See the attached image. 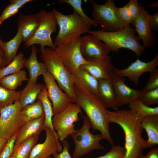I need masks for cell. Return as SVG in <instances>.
<instances>
[{
	"label": "cell",
	"instance_id": "1",
	"mask_svg": "<svg viewBox=\"0 0 158 158\" xmlns=\"http://www.w3.org/2000/svg\"><path fill=\"white\" fill-rule=\"evenodd\" d=\"M109 123L120 126L124 132L125 154L124 158H140L144 149L149 148L147 140L142 136V117L132 110L121 109L114 111L107 110Z\"/></svg>",
	"mask_w": 158,
	"mask_h": 158
},
{
	"label": "cell",
	"instance_id": "2",
	"mask_svg": "<svg viewBox=\"0 0 158 158\" xmlns=\"http://www.w3.org/2000/svg\"><path fill=\"white\" fill-rule=\"evenodd\" d=\"M76 96L75 103L82 108L90 120L94 130L99 131L104 139L111 145H114L109 130L106 108L97 96L89 92L81 83L72 75Z\"/></svg>",
	"mask_w": 158,
	"mask_h": 158
},
{
	"label": "cell",
	"instance_id": "3",
	"mask_svg": "<svg viewBox=\"0 0 158 158\" xmlns=\"http://www.w3.org/2000/svg\"><path fill=\"white\" fill-rule=\"evenodd\" d=\"M88 33L105 43L110 51L118 53L119 49L126 48L133 51L139 57L145 50V48L136 36L134 29L130 25L115 31L90 30Z\"/></svg>",
	"mask_w": 158,
	"mask_h": 158
},
{
	"label": "cell",
	"instance_id": "4",
	"mask_svg": "<svg viewBox=\"0 0 158 158\" xmlns=\"http://www.w3.org/2000/svg\"><path fill=\"white\" fill-rule=\"evenodd\" d=\"M41 58L47 71L57 82L60 88L69 97L71 103H75L73 78L63 63L54 49H40Z\"/></svg>",
	"mask_w": 158,
	"mask_h": 158
},
{
	"label": "cell",
	"instance_id": "5",
	"mask_svg": "<svg viewBox=\"0 0 158 158\" xmlns=\"http://www.w3.org/2000/svg\"><path fill=\"white\" fill-rule=\"evenodd\" d=\"M57 25L59 27V32L54 42L55 47L65 42L81 36L91 30V25L82 19L75 12L66 15L55 8H53Z\"/></svg>",
	"mask_w": 158,
	"mask_h": 158
},
{
	"label": "cell",
	"instance_id": "6",
	"mask_svg": "<svg viewBox=\"0 0 158 158\" xmlns=\"http://www.w3.org/2000/svg\"><path fill=\"white\" fill-rule=\"evenodd\" d=\"M80 114L83 120V125L71 135L75 145L73 158H79L94 150H105V147L100 143L104 139L102 134H92L90 131L92 125L90 120L87 116Z\"/></svg>",
	"mask_w": 158,
	"mask_h": 158
},
{
	"label": "cell",
	"instance_id": "7",
	"mask_svg": "<svg viewBox=\"0 0 158 158\" xmlns=\"http://www.w3.org/2000/svg\"><path fill=\"white\" fill-rule=\"evenodd\" d=\"M92 6V16L97 24L106 32L120 30L127 25L120 19L117 7L113 0H107L103 4H98L91 1Z\"/></svg>",
	"mask_w": 158,
	"mask_h": 158
},
{
	"label": "cell",
	"instance_id": "8",
	"mask_svg": "<svg viewBox=\"0 0 158 158\" xmlns=\"http://www.w3.org/2000/svg\"><path fill=\"white\" fill-rule=\"evenodd\" d=\"M38 13L40 18V25L32 37L25 43V48L39 44L40 49L48 46L54 49L55 47L51 37V34L56 31L57 25L54 13L53 10L48 12L43 10Z\"/></svg>",
	"mask_w": 158,
	"mask_h": 158
},
{
	"label": "cell",
	"instance_id": "9",
	"mask_svg": "<svg viewBox=\"0 0 158 158\" xmlns=\"http://www.w3.org/2000/svg\"><path fill=\"white\" fill-rule=\"evenodd\" d=\"M80 38L81 36L65 42L54 49L65 67L71 74L87 63L80 51Z\"/></svg>",
	"mask_w": 158,
	"mask_h": 158
},
{
	"label": "cell",
	"instance_id": "10",
	"mask_svg": "<svg viewBox=\"0 0 158 158\" xmlns=\"http://www.w3.org/2000/svg\"><path fill=\"white\" fill-rule=\"evenodd\" d=\"M81 108L77 104L71 103L62 112L54 114L52 124L59 140L62 141L75 131L74 123L79 120L78 114H81Z\"/></svg>",
	"mask_w": 158,
	"mask_h": 158
},
{
	"label": "cell",
	"instance_id": "11",
	"mask_svg": "<svg viewBox=\"0 0 158 158\" xmlns=\"http://www.w3.org/2000/svg\"><path fill=\"white\" fill-rule=\"evenodd\" d=\"M19 101L6 106L0 112V137L8 140L18 132L25 123L22 119Z\"/></svg>",
	"mask_w": 158,
	"mask_h": 158
},
{
	"label": "cell",
	"instance_id": "12",
	"mask_svg": "<svg viewBox=\"0 0 158 158\" xmlns=\"http://www.w3.org/2000/svg\"><path fill=\"white\" fill-rule=\"evenodd\" d=\"M42 75L48 98L52 102L53 113L54 114L59 113L68 107L71 103V99L66 93L61 90L48 71Z\"/></svg>",
	"mask_w": 158,
	"mask_h": 158
},
{
	"label": "cell",
	"instance_id": "13",
	"mask_svg": "<svg viewBox=\"0 0 158 158\" xmlns=\"http://www.w3.org/2000/svg\"><path fill=\"white\" fill-rule=\"evenodd\" d=\"M46 137L42 143L36 144L29 158H48L51 155L61 152L63 147L59 141L58 135L49 128H44Z\"/></svg>",
	"mask_w": 158,
	"mask_h": 158
},
{
	"label": "cell",
	"instance_id": "14",
	"mask_svg": "<svg viewBox=\"0 0 158 158\" xmlns=\"http://www.w3.org/2000/svg\"><path fill=\"white\" fill-rule=\"evenodd\" d=\"M158 65V54L151 61L145 62L138 59L126 68L118 69L114 67L113 72L121 76L127 77L136 85H138L140 76L143 73L151 72Z\"/></svg>",
	"mask_w": 158,
	"mask_h": 158
},
{
	"label": "cell",
	"instance_id": "15",
	"mask_svg": "<svg viewBox=\"0 0 158 158\" xmlns=\"http://www.w3.org/2000/svg\"><path fill=\"white\" fill-rule=\"evenodd\" d=\"M80 48L85 60L104 58L109 56L110 51L105 43L91 34L81 36Z\"/></svg>",
	"mask_w": 158,
	"mask_h": 158
},
{
	"label": "cell",
	"instance_id": "16",
	"mask_svg": "<svg viewBox=\"0 0 158 158\" xmlns=\"http://www.w3.org/2000/svg\"><path fill=\"white\" fill-rule=\"evenodd\" d=\"M150 16L147 11L140 5L139 13L132 23L138 37L142 41L145 48L153 47L155 44V37L149 23Z\"/></svg>",
	"mask_w": 158,
	"mask_h": 158
},
{
	"label": "cell",
	"instance_id": "17",
	"mask_svg": "<svg viewBox=\"0 0 158 158\" xmlns=\"http://www.w3.org/2000/svg\"><path fill=\"white\" fill-rule=\"evenodd\" d=\"M86 60L87 63L80 68L98 80L111 78L114 67L111 63L110 56L102 58H90Z\"/></svg>",
	"mask_w": 158,
	"mask_h": 158
},
{
	"label": "cell",
	"instance_id": "18",
	"mask_svg": "<svg viewBox=\"0 0 158 158\" xmlns=\"http://www.w3.org/2000/svg\"><path fill=\"white\" fill-rule=\"evenodd\" d=\"M111 79L113 85L118 97V107L129 104L138 98L142 92V90L132 89L125 84V79L113 71Z\"/></svg>",
	"mask_w": 158,
	"mask_h": 158
},
{
	"label": "cell",
	"instance_id": "19",
	"mask_svg": "<svg viewBox=\"0 0 158 158\" xmlns=\"http://www.w3.org/2000/svg\"><path fill=\"white\" fill-rule=\"evenodd\" d=\"M37 14L25 15L21 13L19 16L17 30L22 34L23 42L29 40L35 34L40 23Z\"/></svg>",
	"mask_w": 158,
	"mask_h": 158
},
{
	"label": "cell",
	"instance_id": "20",
	"mask_svg": "<svg viewBox=\"0 0 158 158\" xmlns=\"http://www.w3.org/2000/svg\"><path fill=\"white\" fill-rule=\"evenodd\" d=\"M98 97L106 108L118 110V99L110 78L98 80Z\"/></svg>",
	"mask_w": 158,
	"mask_h": 158
},
{
	"label": "cell",
	"instance_id": "21",
	"mask_svg": "<svg viewBox=\"0 0 158 158\" xmlns=\"http://www.w3.org/2000/svg\"><path fill=\"white\" fill-rule=\"evenodd\" d=\"M44 114L40 117L25 123L20 128L15 140L13 148L25 140L36 134H40L44 129Z\"/></svg>",
	"mask_w": 158,
	"mask_h": 158
},
{
	"label": "cell",
	"instance_id": "22",
	"mask_svg": "<svg viewBox=\"0 0 158 158\" xmlns=\"http://www.w3.org/2000/svg\"><path fill=\"white\" fill-rule=\"evenodd\" d=\"M37 48L32 45L30 55L26 59L24 63V67L28 69L29 73L27 85L36 83L38 77L40 75H42L47 71L44 63L38 61L37 56Z\"/></svg>",
	"mask_w": 158,
	"mask_h": 158
},
{
	"label": "cell",
	"instance_id": "23",
	"mask_svg": "<svg viewBox=\"0 0 158 158\" xmlns=\"http://www.w3.org/2000/svg\"><path fill=\"white\" fill-rule=\"evenodd\" d=\"M141 123L147 134V140L150 147L158 144V115L142 117Z\"/></svg>",
	"mask_w": 158,
	"mask_h": 158
},
{
	"label": "cell",
	"instance_id": "24",
	"mask_svg": "<svg viewBox=\"0 0 158 158\" xmlns=\"http://www.w3.org/2000/svg\"><path fill=\"white\" fill-rule=\"evenodd\" d=\"M72 74L89 92L98 97V79L80 68Z\"/></svg>",
	"mask_w": 158,
	"mask_h": 158
},
{
	"label": "cell",
	"instance_id": "25",
	"mask_svg": "<svg viewBox=\"0 0 158 158\" xmlns=\"http://www.w3.org/2000/svg\"><path fill=\"white\" fill-rule=\"evenodd\" d=\"M45 85L37 83L33 85H27L24 89L20 91L19 101L22 109L26 105L35 102L38 95Z\"/></svg>",
	"mask_w": 158,
	"mask_h": 158
},
{
	"label": "cell",
	"instance_id": "26",
	"mask_svg": "<svg viewBox=\"0 0 158 158\" xmlns=\"http://www.w3.org/2000/svg\"><path fill=\"white\" fill-rule=\"evenodd\" d=\"M39 135L36 134L29 138L13 148L10 158H29L32 150L37 143Z\"/></svg>",
	"mask_w": 158,
	"mask_h": 158
},
{
	"label": "cell",
	"instance_id": "27",
	"mask_svg": "<svg viewBox=\"0 0 158 158\" xmlns=\"http://www.w3.org/2000/svg\"><path fill=\"white\" fill-rule=\"evenodd\" d=\"M21 114L25 123L42 116L44 113L41 101L37 99L34 102L26 105L21 110Z\"/></svg>",
	"mask_w": 158,
	"mask_h": 158
},
{
	"label": "cell",
	"instance_id": "28",
	"mask_svg": "<svg viewBox=\"0 0 158 158\" xmlns=\"http://www.w3.org/2000/svg\"><path fill=\"white\" fill-rule=\"evenodd\" d=\"M28 80L25 71L21 70L19 72L6 76L0 79V84L6 89L15 90L22 85L23 81Z\"/></svg>",
	"mask_w": 158,
	"mask_h": 158
},
{
	"label": "cell",
	"instance_id": "29",
	"mask_svg": "<svg viewBox=\"0 0 158 158\" xmlns=\"http://www.w3.org/2000/svg\"><path fill=\"white\" fill-rule=\"evenodd\" d=\"M37 99L41 101L43 106L45 117L44 127H48L54 132H55L52 124V119L54 114L51 103L48 97L47 88L45 85L38 95Z\"/></svg>",
	"mask_w": 158,
	"mask_h": 158
},
{
	"label": "cell",
	"instance_id": "30",
	"mask_svg": "<svg viewBox=\"0 0 158 158\" xmlns=\"http://www.w3.org/2000/svg\"><path fill=\"white\" fill-rule=\"evenodd\" d=\"M22 42L23 40L22 34L18 31L13 38L8 42H4V50L7 65L11 62L13 59L17 55L18 47Z\"/></svg>",
	"mask_w": 158,
	"mask_h": 158
},
{
	"label": "cell",
	"instance_id": "31",
	"mask_svg": "<svg viewBox=\"0 0 158 158\" xmlns=\"http://www.w3.org/2000/svg\"><path fill=\"white\" fill-rule=\"evenodd\" d=\"M26 59L24 58V55L23 53L20 52L9 64L0 69V79L6 76L20 71L21 69L24 67Z\"/></svg>",
	"mask_w": 158,
	"mask_h": 158
},
{
	"label": "cell",
	"instance_id": "32",
	"mask_svg": "<svg viewBox=\"0 0 158 158\" xmlns=\"http://www.w3.org/2000/svg\"><path fill=\"white\" fill-rule=\"evenodd\" d=\"M130 109L142 117L158 115V107H152L148 106L138 98L133 100L129 104Z\"/></svg>",
	"mask_w": 158,
	"mask_h": 158
},
{
	"label": "cell",
	"instance_id": "33",
	"mask_svg": "<svg viewBox=\"0 0 158 158\" xmlns=\"http://www.w3.org/2000/svg\"><path fill=\"white\" fill-rule=\"evenodd\" d=\"M20 92L6 89L0 85V112L3 108L19 100Z\"/></svg>",
	"mask_w": 158,
	"mask_h": 158
},
{
	"label": "cell",
	"instance_id": "34",
	"mask_svg": "<svg viewBox=\"0 0 158 158\" xmlns=\"http://www.w3.org/2000/svg\"><path fill=\"white\" fill-rule=\"evenodd\" d=\"M83 1L82 0H59V4H66L70 5L78 15L85 22L95 27L98 25L93 19L87 16L84 12L82 8Z\"/></svg>",
	"mask_w": 158,
	"mask_h": 158
},
{
	"label": "cell",
	"instance_id": "35",
	"mask_svg": "<svg viewBox=\"0 0 158 158\" xmlns=\"http://www.w3.org/2000/svg\"><path fill=\"white\" fill-rule=\"evenodd\" d=\"M138 98L145 105L149 107L158 104V88L145 92L142 91Z\"/></svg>",
	"mask_w": 158,
	"mask_h": 158
},
{
	"label": "cell",
	"instance_id": "36",
	"mask_svg": "<svg viewBox=\"0 0 158 158\" xmlns=\"http://www.w3.org/2000/svg\"><path fill=\"white\" fill-rule=\"evenodd\" d=\"M125 152L124 147L114 145L106 154L96 158H124Z\"/></svg>",
	"mask_w": 158,
	"mask_h": 158
},
{
	"label": "cell",
	"instance_id": "37",
	"mask_svg": "<svg viewBox=\"0 0 158 158\" xmlns=\"http://www.w3.org/2000/svg\"><path fill=\"white\" fill-rule=\"evenodd\" d=\"M148 80L145 86L141 90L143 92L158 88V68H156L150 72Z\"/></svg>",
	"mask_w": 158,
	"mask_h": 158
},
{
	"label": "cell",
	"instance_id": "38",
	"mask_svg": "<svg viewBox=\"0 0 158 158\" xmlns=\"http://www.w3.org/2000/svg\"><path fill=\"white\" fill-rule=\"evenodd\" d=\"M18 132L7 140L0 155V158H10L12 154Z\"/></svg>",
	"mask_w": 158,
	"mask_h": 158
},
{
	"label": "cell",
	"instance_id": "39",
	"mask_svg": "<svg viewBox=\"0 0 158 158\" xmlns=\"http://www.w3.org/2000/svg\"><path fill=\"white\" fill-rule=\"evenodd\" d=\"M19 9L15 4L10 3L4 9L0 16V25L6 19L16 14Z\"/></svg>",
	"mask_w": 158,
	"mask_h": 158
},
{
	"label": "cell",
	"instance_id": "40",
	"mask_svg": "<svg viewBox=\"0 0 158 158\" xmlns=\"http://www.w3.org/2000/svg\"><path fill=\"white\" fill-rule=\"evenodd\" d=\"M118 15L121 20L126 25L132 23L133 19L128 10L127 4L123 7L118 8Z\"/></svg>",
	"mask_w": 158,
	"mask_h": 158
},
{
	"label": "cell",
	"instance_id": "41",
	"mask_svg": "<svg viewBox=\"0 0 158 158\" xmlns=\"http://www.w3.org/2000/svg\"><path fill=\"white\" fill-rule=\"evenodd\" d=\"M133 21L137 17L140 10V4L137 0H130L127 4Z\"/></svg>",
	"mask_w": 158,
	"mask_h": 158
},
{
	"label": "cell",
	"instance_id": "42",
	"mask_svg": "<svg viewBox=\"0 0 158 158\" xmlns=\"http://www.w3.org/2000/svg\"><path fill=\"white\" fill-rule=\"evenodd\" d=\"M61 142L63 145V150L61 152L53 154L54 158H72L69 152V145L68 142L65 139Z\"/></svg>",
	"mask_w": 158,
	"mask_h": 158
},
{
	"label": "cell",
	"instance_id": "43",
	"mask_svg": "<svg viewBox=\"0 0 158 158\" xmlns=\"http://www.w3.org/2000/svg\"><path fill=\"white\" fill-rule=\"evenodd\" d=\"M149 23L151 30L156 32L158 30V11L153 15H150Z\"/></svg>",
	"mask_w": 158,
	"mask_h": 158
},
{
	"label": "cell",
	"instance_id": "44",
	"mask_svg": "<svg viewBox=\"0 0 158 158\" xmlns=\"http://www.w3.org/2000/svg\"><path fill=\"white\" fill-rule=\"evenodd\" d=\"M140 158H158V147L153 148L147 154L143 155Z\"/></svg>",
	"mask_w": 158,
	"mask_h": 158
},
{
	"label": "cell",
	"instance_id": "45",
	"mask_svg": "<svg viewBox=\"0 0 158 158\" xmlns=\"http://www.w3.org/2000/svg\"><path fill=\"white\" fill-rule=\"evenodd\" d=\"M7 65V62L5 56L4 50L0 46V69Z\"/></svg>",
	"mask_w": 158,
	"mask_h": 158
},
{
	"label": "cell",
	"instance_id": "46",
	"mask_svg": "<svg viewBox=\"0 0 158 158\" xmlns=\"http://www.w3.org/2000/svg\"><path fill=\"white\" fill-rule=\"evenodd\" d=\"M34 1L32 0H11L10 1V3H12L15 4L19 8L23 6L26 3L32 1Z\"/></svg>",
	"mask_w": 158,
	"mask_h": 158
},
{
	"label": "cell",
	"instance_id": "47",
	"mask_svg": "<svg viewBox=\"0 0 158 158\" xmlns=\"http://www.w3.org/2000/svg\"><path fill=\"white\" fill-rule=\"evenodd\" d=\"M7 140L0 137V155Z\"/></svg>",
	"mask_w": 158,
	"mask_h": 158
},
{
	"label": "cell",
	"instance_id": "48",
	"mask_svg": "<svg viewBox=\"0 0 158 158\" xmlns=\"http://www.w3.org/2000/svg\"><path fill=\"white\" fill-rule=\"evenodd\" d=\"M0 46H1L4 50L5 47L4 42H3L0 37Z\"/></svg>",
	"mask_w": 158,
	"mask_h": 158
},
{
	"label": "cell",
	"instance_id": "49",
	"mask_svg": "<svg viewBox=\"0 0 158 158\" xmlns=\"http://www.w3.org/2000/svg\"><path fill=\"white\" fill-rule=\"evenodd\" d=\"M157 6H158V3H157V2H154L152 4H151L150 6H151L152 7H157Z\"/></svg>",
	"mask_w": 158,
	"mask_h": 158
},
{
	"label": "cell",
	"instance_id": "50",
	"mask_svg": "<svg viewBox=\"0 0 158 158\" xmlns=\"http://www.w3.org/2000/svg\"><path fill=\"white\" fill-rule=\"evenodd\" d=\"M48 158H53L52 157H49Z\"/></svg>",
	"mask_w": 158,
	"mask_h": 158
}]
</instances>
